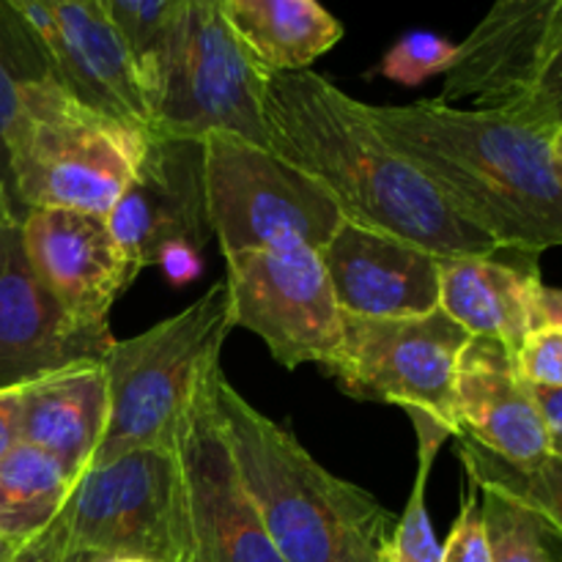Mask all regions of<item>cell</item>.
<instances>
[{"mask_svg": "<svg viewBox=\"0 0 562 562\" xmlns=\"http://www.w3.org/2000/svg\"><path fill=\"white\" fill-rule=\"evenodd\" d=\"M261 110L269 148L318 181L344 220L398 236L437 258L503 250L379 135L366 102L324 75H267Z\"/></svg>", "mask_w": 562, "mask_h": 562, "instance_id": "cell-1", "label": "cell"}, {"mask_svg": "<svg viewBox=\"0 0 562 562\" xmlns=\"http://www.w3.org/2000/svg\"><path fill=\"white\" fill-rule=\"evenodd\" d=\"M366 113L494 245L532 256L562 247V173L552 130L505 108H459L442 99L366 104Z\"/></svg>", "mask_w": 562, "mask_h": 562, "instance_id": "cell-2", "label": "cell"}, {"mask_svg": "<svg viewBox=\"0 0 562 562\" xmlns=\"http://www.w3.org/2000/svg\"><path fill=\"white\" fill-rule=\"evenodd\" d=\"M214 412L236 475L285 562H384L395 516L333 475L300 439L214 373Z\"/></svg>", "mask_w": 562, "mask_h": 562, "instance_id": "cell-3", "label": "cell"}, {"mask_svg": "<svg viewBox=\"0 0 562 562\" xmlns=\"http://www.w3.org/2000/svg\"><path fill=\"white\" fill-rule=\"evenodd\" d=\"M146 135L77 99L53 75L27 77L5 137L16 217L33 209L108 217L135 176Z\"/></svg>", "mask_w": 562, "mask_h": 562, "instance_id": "cell-4", "label": "cell"}, {"mask_svg": "<svg viewBox=\"0 0 562 562\" xmlns=\"http://www.w3.org/2000/svg\"><path fill=\"white\" fill-rule=\"evenodd\" d=\"M231 329L228 285L223 280L176 316L135 338L115 340L102 357L108 426L88 467L108 464L130 450L173 448L203 379L220 366Z\"/></svg>", "mask_w": 562, "mask_h": 562, "instance_id": "cell-5", "label": "cell"}, {"mask_svg": "<svg viewBox=\"0 0 562 562\" xmlns=\"http://www.w3.org/2000/svg\"><path fill=\"white\" fill-rule=\"evenodd\" d=\"M137 71L151 130L195 140L228 132L269 148L267 71L234 36L220 0H181Z\"/></svg>", "mask_w": 562, "mask_h": 562, "instance_id": "cell-6", "label": "cell"}, {"mask_svg": "<svg viewBox=\"0 0 562 562\" xmlns=\"http://www.w3.org/2000/svg\"><path fill=\"white\" fill-rule=\"evenodd\" d=\"M209 223L223 256L305 245L322 250L344 214L318 181L250 140L203 137Z\"/></svg>", "mask_w": 562, "mask_h": 562, "instance_id": "cell-7", "label": "cell"}, {"mask_svg": "<svg viewBox=\"0 0 562 562\" xmlns=\"http://www.w3.org/2000/svg\"><path fill=\"white\" fill-rule=\"evenodd\" d=\"M60 516L75 558L192 562L176 445L82 470Z\"/></svg>", "mask_w": 562, "mask_h": 562, "instance_id": "cell-8", "label": "cell"}, {"mask_svg": "<svg viewBox=\"0 0 562 562\" xmlns=\"http://www.w3.org/2000/svg\"><path fill=\"white\" fill-rule=\"evenodd\" d=\"M470 338L442 307L406 318L344 313V338L327 373L351 398L395 404L406 415H428L459 437L456 368Z\"/></svg>", "mask_w": 562, "mask_h": 562, "instance_id": "cell-9", "label": "cell"}, {"mask_svg": "<svg viewBox=\"0 0 562 562\" xmlns=\"http://www.w3.org/2000/svg\"><path fill=\"white\" fill-rule=\"evenodd\" d=\"M228 261L234 327L258 335L283 368H327L344 338V311L318 250L305 245L236 252Z\"/></svg>", "mask_w": 562, "mask_h": 562, "instance_id": "cell-10", "label": "cell"}, {"mask_svg": "<svg viewBox=\"0 0 562 562\" xmlns=\"http://www.w3.org/2000/svg\"><path fill=\"white\" fill-rule=\"evenodd\" d=\"M203 379L176 437L192 562H285L258 519L214 412V373Z\"/></svg>", "mask_w": 562, "mask_h": 562, "instance_id": "cell-11", "label": "cell"}, {"mask_svg": "<svg viewBox=\"0 0 562 562\" xmlns=\"http://www.w3.org/2000/svg\"><path fill=\"white\" fill-rule=\"evenodd\" d=\"M104 220L137 274L159 267L173 250L201 256L206 241L214 239L203 143L148 130L135 176Z\"/></svg>", "mask_w": 562, "mask_h": 562, "instance_id": "cell-12", "label": "cell"}, {"mask_svg": "<svg viewBox=\"0 0 562 562\" xmlns=\"http://www.w3.org/2000/svg\"><path fill=\"white\" fill-rule=\"evenodd\" d=\"M49 75L91 108L151 130L140 71L108 11L88 0H5Z\"/></svg>", "mask_w": 562, "mask_h": 562, "instance_id": "cell-13", "label": "cell"}, {"mask_svg": "<svg viewBox=\"0 0 562 562\" xmlns=\"http://www.w3.org/2000/svg\"><path fill=\"white\" fill-rule=\"evenodd\" d=\"M113 344L108 322L80 318L36 278L20 220L0 223V387L99 362Z\"/></svg>", "mask_w": 562, "mask_h": 562, "instance_id": "cell-14", "label": "cell"}, {"mask_svg": "<svg viewBox=\"0 0 562 562\" xmlns=\"http://www.w3.org/2000/svg\"><path fill=\"white\" fill-rule=\"evenodd\" d=\"M318 256L338 307L349 316L406 318L439 307L442 258L412 241L340 220Z\"/></svg>", "mask_w": 562, "mask_h": 562, "instance_id": "cell-15", "label": "cell"}, {"mask_svg": "<svg viewBox=\"0 0 562 562\" xmlns=\"http://www.w3.org/2000/svg\"><path fill=\"white\" fill-rule=\"evenodd\" d=\"M20 228L36 278L80 318L108 322L113 302L137 278L108 220L66 209H33L22 214Z\"/></svg>", "mask_w": 562, "mask_h": 562, "instance_id": "cell-16", "label": "cell"}, {"mask_svg": "<svg viewBox=\"0 0 562 562\" xmlns=\"http://www.w3.org/2000/svg\"><path fill=\"white\" fill-rule=\"evenodd\" d=\"M560 0H494L445 75V104L503 108L519 97L543 64V44Z\"/></svg>", "mask_w": 562, "mask_h": 562, "instance_id": "cell-17", "label": "cell"}, {"mask_svg": "<svg viewBox=\"0 0 562 562\" xmlns=\"http://www.w3.org/2000/svg\"><path fill=\"white\" fill-rule=\"evenodd\" d=\"M456 417L461 434L510 464H536L549 456L541 412L519 376L516 351L503 340H467L456 368Z\"/></svg>", "mask_w": 562, "mask_h": 562, "instance_id": "cell-18", "label": "cell"}, {"mask_svg": "<svg viewBox=\"0 0 562 562\" xmlns=\"http://www.w3.org/2000/svg\"><path fill=\"white\" fill-rule=\"evenodd\" d=\"M532 252L497 250L439 261V307L477 338L503 340L519 349L538 327L541 269Z\"/></svg>", "mask_w": 562, "mask_h": 562, "instance_id": "cell-19", "label": "cell"}, {"mask_svg": "<svg viewBox=\"0 0 562 562\" xmlns=\"http://www.w3.org/2000/svg\"><path fill=\"white\" fill-rule=\"evenodd\" d=\"M108 426V379L102 360L77 362L22 384L20 439L47 450L80 475Z\"/></svg>", "mask_w": 562, "mask_h": 562, "instance_id": "cell-20", "label": "cell"}, {"mask_svg": "<svg viewBox=\"0 0 562 562\" xmlns=\"http://www.w3.org/2000/svg\"><path fill=\"white\" fill-rule=\"evenodd\" d=\"M225 22L267 75L311 69L344 38V25L318 0H220Z\"/></svg>", "mask_w": 562, "mask_h": 562, "instance_id": "cell-21", "label": "cell"}, {"mask_svg": "<svg viewBox=\"0 0 562 562\" xmlns=\"http://www.w3.org/2000/svg\"><path fill=\"white\" fill-rule=\"evenodd\" d=\"M77 472L47 450L20 442L0 459V538L22 543L64 508Z\"/></svg>", "mask_w": 562, "mask_h": 562, "instance_id": "cell-22", "label": "cell"}, {"mask_svg": "<svg viewBox=\"0 0 562 562\" xmlns=\"http://www.w3.org/2000/svg\"><path fill=\"white\" fill-rule=\"evenodd\" d=\"M456 445L472 486L527 505L562 532V456L549 453L536 464H510L467 434H459Z\"/></svg>", "mask_w": 562, "mask_h": 562, "instance_id": "cell-23", "label": "cell"}, {"mask_svg": "<svg viewBox=\"0 0 562 562\" xmlns=\"http://www.w3.org/2000/svg\"><path fill=\"white\" fill-rule=\"evenodd\" d=\"M409 420L417 434V475L404 514L395 519L393 532H390L384 562H442V543H439L431 516H428L426 488L439 448L445 445V439L453 437V431L428 415H409Z\"/></svg>", "mask_w": 562, "mask_h": 562, "instance_id": "cell-24", "label": "cell"}, {"mask_svg": "<svg viewBox=\"0 0 562 562\" xmlns=\"http://www.w3.org/2000/svg\"><path fill=\"white\" fill-rule=\"evenodd\" d=\"M481 492L492 562H562V532L541 514L497 492Z\"/></svg>", "mask_w": 562, "mask_h": 562, "instance_id": "cell-25", "label": "cell"}, {"mask_svg": "<svg viewBox=\"0 0 562 562\" xmlns=\"http://www.w3.org/2000/svg\"><path fill=\"white\" fill-rule=\"evenodd\" d=\"M49 75L42 53L33 44L31 33L11 11L5 0H0V184L9 192V157H5V137L20 104V88L27 77ZM11 198V195H9Z\"/></svg>", "mask_w": 562, "mask_h": 562, "instance_id": "cell-26", "label": "cell"}, {"mask_svg": "<svg viewBox=\"0 0 562 562\" xmlns=\"http://www.w3.org/2000/svg\"><path fill=\"white\" fill-rule=\"evenodd\" d=\"M459 55V44L431 31H409L384 53L379 75L398 86L417 88L434 75H448Z\"/></svg>", "mask_w": 562, "mask_h": 562, "instance_id": "cell-27", "label": "cell"}, {"mask_svg": "<svg viewBox=\"0 0 562 562\" xmlns=\"http://www.w3.org/2000/svg\"><path fill=\"white\" fill-rule=\"evenodd\" d=\"M179 3L181 0H102L110 22L126 42L137 66L146 58Z\"/></svg>", "mask_w": 562, "mask_h": 562, "instance_id": "cell-28", "label": "cell"}, {"mask_svg": "<svg viewBox=\"0 0 562 562\" xmlns=\"http://www.w3.org/2000/svg\"><path fill=\"white\" fill-rule=\"evenodd\" d=\"M505 110L516 113L530 124L547 126V130H560L562 126V49L554 53L547 64L541 66L530 86L503 104Z\"/></svg>", "mask_w": 562, "mask_h": 562, "instance_id": "cell-29", "label": "cell"}, {"mask_svg": "<svg viewBox=\"0 0 562 562\" xmlns=\"http://www.w3.org/2000/svg\"><path fill=\"white\" fill-rule=\"evenodd\" d=\"M516 368L527 384L562 387V327L541 322L516 349Z\"/></svg>", "mask_w": 562, "mask_h": 562, "instance_id": "cell-30", "label": "cell"}, {"mask_svg": "<svg viewBox=\"0 0 562 562\" xmlns=\"http://www.w3.org/2000/svg\"><path fill=\"white\" fill-rule=\"evenodd\" d=\"M442 562H492L486 525H483L481 492L470 483V494L461 499V510L442 543Z\"/></svg>", "mask_w": 562, "mask_h": 562, "instance_id": "cell-31", "label": "cell"}, {"mask_svg": "<svg viewBox=\"0 0 562 562\" xmlns=\"http://www.w3.org/2000/svg\"><path fill=\"white\" fill-rule=\"evenodd\" d=\"M0 562H75L60 510L44 530H38L27 541L16 543L14 552Z\"/></svg>", "mask_w": 562, "mask_h": 562, "instance_id": "cell-32", "label": "cell"}, {"mask_svg": "<svg viewBox=\"0 0 562 562\" xmlns=\"http://www.w3.org/2000/svg\"><path fill=\"white\" fill-rule=\"evenodd\" d=\"M527 387L541 412L549 437V453L562 456V387H536V384H527Z\"/></svg>", "mask_w": 562, "mask_h": 562, "instance_id": "cell-33", "label": "cell"}, {"mask_svg": "<svg viewBox=\"0 0 562 562\" xmlns=\"http://www.w3.org/2000/svg\"><path fill=\"white\" fill-rule=\"evenodd\" d=\"M20 398L22 384L0 387V459L14 450L20 439Z\"/></svg>", "mask_w": 562, "mask_h": 562, "instance_id": "cell-34", "label": "cell"}, {"mask_svg": "<svg viewBox=\"0 0 562 562\" xmlns=\"http://www.w3.org/2000/svg\"><path fill=\"white\" fill-rule=\"evenodd\" d=\"M541 322L562 327V289L541 285V291H538V324Z\"/></svg>", "mask_w": 562, "mask_h": 562, "instance_id": "cell-35", "label": "cell"}, {"mask_svg": "<svg viewBox=\"0 0 562 562\" xmlns=\"http://www.w3.org/2000/svg\"><path fill=\"white\" fill-rule=\"evenodd\" d=\"M560 49H562V0H560V5H558V11H554L552 25H549L547 44H543V64H547V60L552 58L554 53H560ZM538 71H541V69H538Z\"/></svg>", "mask_w": 562, "mask_h": 562, "instance_id": "cell-36", "label": "cell"}, {"mask_svg": "<svg viewBox=\"0 0 562 562\" xmlns=\"http://www.w3.org/2000/svg\"><path fill=\"white\" fill-rule=\"evenodd\" d=\"M16 212H14V203H11L9 192H5V187L0 184V223H5V220H14ZM20 220V217H16Z\"/></svg>", "mask_w": 562, "mask_h": 562, "instance_id": "cell-37", "label": "cell"}, {"mask_svg": "<svg viewBox=\"0 0 562 562\" xmlns=\"http://www.w3.org/2000/svg\"><path fill=\"white\" fill-rule=\"evenodd\" d=\"M552 157H554V162H558V168L562 173V126H560V130H554V135H552Z\"/></svg>", "mask_w": 562, "mask_h": 562, "instance_id": "cell-38", "label": "cell"}, {"mask_svg": "<svg viewBox=\"0 0 562 562\" xmlns=\"http://www.w3.org/2000/svg\"><path fill=\"white\" fill-rule=\"evenodd\" d=\"M75 562H151L143 558H75Z\"/></svg>", "mask_w": 562, "mask_h": 562, "instance_id": "cell-39", "label": "cell"}, {"mask_svg": "<svg viewBox=\"0 0 562 562\" xmlns=\"http://www.w3.org/2000/svg\"><path fill=\"white\" fill-rule=\"evenodd\" d=\"M14 547H16V543H11V541H5V538H0V560L9 558V554L14 552Z\"/></svg>", "mask_w": 562, "mask_h": 562, "instance_id": "cell-40", "label": "cell"}, {"mask_svg": "<svg viewBox=\"0 0 562 562\" xmlns=\"http://www.w3.org/2000/svg\"><path fill=\"white\" fill-rule=\"evenodd\" d=\"M88 3H99V5H102V0H88ZM102 9H104V5H102Z\"/></svg>", "mask_w": 562, "mask_h": 562, "instance_id": "cell-41", "label": "cell"}, {"mask_svg": "<svg viewBox=\"0 0 562 562\" xmlns=\"http://www.w3.org/2000/svg\"><path fill=\"white\" fill-rule=\"evenodd\" d=\"M3 560H5V558H3Z\"/></svg>", "mask_w": 562, "mask_h": 562, "instance_id": "cell-42", "label": "cell"}]
</instances>
